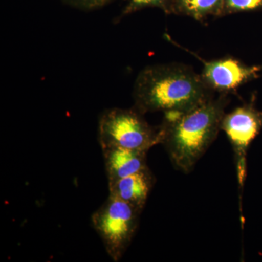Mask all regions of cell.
Masks as SVG:
<instances>
[{
	"mask_svg": "<svg viewBox=\"0 0 262 262\" xmlns=\"http://www.w3.org/2000/svg\"><path fill=\"white\" fill-rule=\"evenodd\" d=\"M141 210L112 195L95 212L91 221L114 261L121 259L139 226Z\"/></svg>",
	"mask_w": 262,
	"mask_h": 262,
	"instance_id": "cell-4",
	"label": "cell"
},
{
	"mask_svg": "<svg viewBox=\"0 0 262 262\" xmlns=\"http://www.w3.org/2000/svg\"><path fill=\"white\" fill-rule=\"evenodd\" d=\"M261 128L262 113L248 105L225 115L221 124V130L225 131L241 159Z\"/></svg>",
	"mask_w": 262,
	"mask_h": 262,
	"instance_id": "cell-6",
	"label": "cell"
},
{
	"mask_svg": "<svg viewBox=\"0 0 262 262\" xmlns=\"http://www.w3.org/2000/svg\"><path fill=\"white\" fill-rule=\"evenodd\" d=\"M261 70L262 66H248L239 60L225 58L203 62L201 75L212 91L227 94L256 78Z\"/></svg>",
	"mask_w": 262,
	"mask_h": 262,
	"instance_id": "cell-5",
	"label": "cell"
},
{
	"mask_svg": "<svg viewBox=\"0 0 262 262\" xmlns=\"http://www.w3.org/2000/svg\"><path fill=\"white\" fill-rule=\"evenodd\" d=\"M171 0H128L122 13V17L146 8H158L166 13H170Z\"/></svg>",
	"mask_w": 262,
	"mask_h": 262,
	"instance_id": "cell-10",
	"label": "cell"
},
{
	"mask_svg": "<svg viewBox=\"0 0 262 262\" xmlns=\"http://www.w3.org/2000/svg\"><path fill=\"white\" fill-rule=\"evenodd\" d=\"M201 75L181 63L149 66L134 84V108L144 115L163 112L182 113L213 98Z\"/></svg>",
	"mask_w": 262,
	"mask_h": 262,
	"instance_id": "cell-1",
	"label": "cell"
},
{
	"mask_svg": "<svg viewBox=\"0 0 262 262\" xmlns=\"http://www.w3.org/2000/svg\"><path fill=\"white\" fill-rule=\"evenodd\" d=\"M98 141L101 147H121L148 151L160 144V128L144 120L135 108H113L103 112L98 122Z\"/></svg>",
	"mask_w": 262,
	"mask_h": 262,
	"instance_id": "cell-3",
	"label": "cell"
},
{
	"mask_svg": "<svg viewBox=\"0 0 262 262\" xmlns=\"http://www.w3.org/2000/svg\"><path fill=\"white\" fill-rule=\"evenodd\" d=\"M155 179L149 168L144 169L116 182L108 183L110 195L126 202L142 211Z\"/></svg>",
	"mask_w": 262,
	"mask_h": 262,
	"instance_id": "cell-7",
	"label": "cell"
},
{
	"mask_svg": "<svg viewBox=\"0 0 262 262\" xmlns=\"http://www.w3.org/2000/svg\"><path fill=\"white\" fill-rule=\"evenodd\" d=\"M224 0H171L170 13L202 20L209 16L223 15Z\"/></svg>",
	"mask_w": 262,
	"mask_h": 262,
	"instance_id": "cell-9",
	"label": "cell"
},
{
	"mask_svg": "<svg viewBox=\"0 0 262 262\" xmlns=\"http://www.w3.org/2000/svg\"><path fill=\"white\" fill-rule=\"evenodd\" d=\"M67 5L83 10H92L102 8L113 0H63Z\"/></svg>",
	"mask_w": 262,
	"mask_h": 262,
	"instance_id": "cell-12",
	"label": "cell"
},
{
	"mask_svg": "<svg viewBox=\"0 0 262 262\" xmlns=\"http://www.w3.org/2000/svg\"><path fill=\"white\" fill-rule=\"evenodd\" d=\"M101 149L108 183L116 182L148 168L146 165L147 151L115 146L103 147Z\"/></svg>",
	"mask_w": 262,
	"mask_h": 262,
	"instance_id": "cell-8",
	"label": "cell"
},
{
	"mask_svg": "<svg viewBox=\"0 0 262 262\" xmlns=\"http://www.w3.org/2000/svg\"><path fill=\"white\" fill-rule=\"evenodd\" d=\"M262 8V0H224L223 15Z\"/></svg>",
	"mask_w": 262,
	"mask_h": 262,
	"instance_id": "cell-11",
	"label": "cell"
},
{
	"mask_svg": "<svg viewBox=\"0 0 262 262\" xmlns=\"http://www.w3.org/2000/svg\"><path fill=\"white\" fill-rule=\"evenodd\" d=\"M228 102L222 94L185 113L165 114L160 144L179 170L190 172L215 140Z\"/></svg>",
	"mask_w": 262,
	"mask_h": 262,
	"instance_id": "cell-2",
	"label": "cell"
}]
</instances>
